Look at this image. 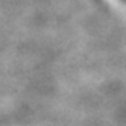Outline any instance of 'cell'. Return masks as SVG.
<instances>
[{
    "mask_svg": "<svg viewBox=\"0 0 126 126\" xmlns=\"http://www.w3.org/2000/svg\"><path fill=\"white\" fill-rule=\"evenodd\" d=\"M122 2H125V3H126V0H122Z\"/></svg>",
    "mask_w": 126,
    "mask_h": 126,
    "instance_id": "6da1fadb",
    "label": "cell"
}]
</instances>
